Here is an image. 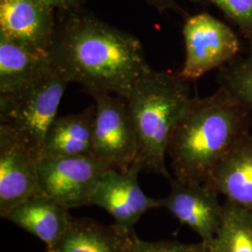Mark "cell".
I'll return each instance as SVG.
<instances>
[{
	"mask_svg": "<svg viewBox=\"0 0 252 252\" xmlns=\"http://www.w3.org/2000/svg\"><path fill=\"white\" fill-rule=\"evenodd\" d=\"M252 126V108L220 87L207 97H192L167 146L174 178L204 184Z\"/></svg>",
	"mask_w": 252,
	"mask_h": 252,
	"instance_id": "obj_2",
	"label": "cell"
},
{
	"mask_svg": "<svg viewBox=\"0 0 252 252\" xmlns=\"http://www.w3.org/2000/svg\"><path fill=\"white\" fill-rule=\"evenodd\" d=\"M62 12L50 50L54 64L89 94L127 99L135 81L152 68L139 39L80 9Z\"/></svg>",
	"mask_w": 252,
	"mask_h": 252,
	"instance_id": "obj_1",
	"label": "cell"
},
{
	"mask_svg": "<svg viewBox=\"0 0 252 252\" xmlns=\"http://www.w3.org/2000/svg\"><path fill=\"white\" fill-rule=\"evenodd\" d=\"M207 249V244L202 241L193 244L180 243L172 240L149 242L136 235L131 252H206Z\"/></svg>",
	"mask_w": 252,
	"mask_h": 252,
	"instance_id": "obj_20",
	"label": "cell"
},
{
	"mask_svg": "<svg viewBox=\"0 0 252 252\" xmlns=\"http://www.w3.org/2000/svg\"><path fill=\"white\" fill-rule=\"evenodd\" d=\"M113 168L94 155L41 156L37 161L43 193L67 209L93 205V196L104 173Z\"/></svg>",
	"mask_w": 252,
	"mask_h": 252,
	"instance_id": "obj_5",
	"label": "cell"
},
{
	"mask_svg": "<svg viewBox=\"0 0 252 252\" xmlns=\"http://www.w3.org/2000/svg\"><path fill=\"white\" fill-rule=\"evenodd\" d=\"M50 54L0 37V94H14L52 68Z\"/></svg>",
	"mask_w": 252,
	"mask_h": 252,
	"instance_id": "obj_15",
	"label": "cell"
},
{
	"mask_svg": "<svg viewBox=\"0 0 252 252\" xmlns=\"http://www.w3.org/2000/svg\"><path fill=\"white\" fill-rule=\"evenodd\" d=\"M56 23L43 0H0V37L50 54Z\"/></svg>",
	"mask_w": 252,
	"mask_h": 252,
	"instance_id": "obj_11",
	"label": "cell"
},
{
	"mask_svg": "<svg viewBox=\"0 0 252 252\" xmlns=\"http://www.w3.org/2000/svg\"><path fill=\"white\" fill-rule=\"evenodd\" d=\"M191 98L189 81L179 73L151 68L135 81L126 100L137 143L135 162L142 171L173 179L165 165L167 146Z\"/></svg>",
	"mask_w": 252,
	"mask_h": 252,
	"instance_id": "obj_3",
	"label": "cell"
},
{
	"mask_svg": "<svg viewBox=\"0 0 252 252\" xmlns=\"http://www.w3.org/2000/svg\"><path fill=\"white\" fill-rule=\"evenodd\" d=\"M226 200L252 212V134L240 139L204 183Z\"/></svg>",
	"mask_w": 252,
	"mask_h": 252,
	"instance_id": "obj_13",
	"label": "cell"
},
{
	"mask_svg": "<svg viewBox=\"0 0 252 252\" xmlns=\"http://www.w3.org/2000/svg\"><path fill=\"white\" fill-rule=\"evenodd\" d=\"M95 101L93 155L120 171L135 162L137 143L127 100L108 93L91 94Z\"/></svg>",
	"mask_w": 252,
	"mask_h": 252,
	"instance_id": "obj_7",
	"label": "cell"
},
{
	"mask_svg": "<svg viewBox=\"0 0 252 252\" xmlns=\"http://www.w3.org/2000/svg\"><path fill=\"white\" fill-rule=\"evenodd\" d=\"M223 217L214 239L207 244L211 252H252V212L225 200Z\"/></svg>",
	"mask_w": 252,
	"mask_h": 252,
	"instance_id": "obj_17",
	"label": "cell"
},
{
	"mask_svg": "<svg viewBox=\"0 0 252 252\" xmlns=\"http://www.w3.org/2000/svg\"><path fill=\"white\" fill-rule=\"evenodd\" d=\"M39 156L12 127L0 124V215L42 192L37 174Z\"/></svg>",
	"mask_w": 252,
	"mask_h": 252,
	"instance_id": "obj_8",
	"label": "cell"
},
{
	"mask_svg": "<svg viewBox=\"0 0 252 252\" xmlns=\"http://www.w3.org/2000/svg\"><path fill=\"white\" fill-rule=\"evenodd\" d=\"M0 216L40 239L47 252H55L73 218L69 209L43 192L19 203Z\"/></svg>",
	"mask_w": 252,
	"mask_h": 252,
	"instance_id": "obj_12",
	"label": "cell"
},
{
	"mask_svg": "<svg viewBox=\"0 0 252 252\" xmlns=\"http://www.w3.org/2000/svg\"><path fill=\"white\" fill-rule=\"evenodd\" d=\"M69 83L55 65L24 90L0 94V124L12 127L41 156L49 127Z\"/></svg>",
	"mask_w": 252,
	"mask_h": 252,
	"instance_id": "obj_4",
	"label": "cell"
},
{
	"mask_svg": "<svg viewBox=\"0 0 252 252\" xmlns=\"http://www.w3.org/2000/svg\"><path fill=\"white\" fill-rule=\"evenodd\" d=\"M249 43L248 55H239L220 67L217 81L234 99L252 108V41Z\"/></svg>",
	"mask_w": 252,
	"mask_h": 252,
	"instance_id": "obj_18",
	"label": "cell"
},
{
	"mask_svg": "<svg viewBox=\"0 0 252 252\" xmlns=\"http://www.w3.org/2000/svg\"><path fill=\"white\" fill-rule=\"evenodd\" d=\"M170 192L161 198V207L167 209L182 224L198 234L201 241L209 244L216 236L223 217V205L218 193L205 184L184 183L173 178Z\"/></svg>",
	"mask_w": 252,
	"mask_h": 252,
	"instance_id": "obj_10",
	"label": "cell"
},
{
	"mask_svg": "<svg viewBox=\"0 0 252 252\" xmlns=\"http://www.w3.org/2000/svg\"><path fill=\"white\" fill-rule=\"evenodd\" d=\"M206 252H211L210 251H209V249H208V247H207V251H206Z\"/></svg>",
	"mask_w": 252,
	"mask_h": 252,
	"instance_id": "obj_23",
	"label": "cell"
},
{
	"mask_svg": "<svg viewBox=\"0 0 252 252\" xmlns=\"http://www.w3.org/2000/svg\"><path fill=\"white\" fill-rule=\"evenodd\" d=\"M53 9H58L61 11H68L73 9H81V6L85 0H43Z\"/></svg>",
	"mask_w": 252,
	"mask_h": 252,
	"instance_id": "obj_22",
	"label": "cell"
},
{
	"mask_svg": "<svg viewBox=\"0 0 252 252\" xmlns=\"http://www.w3.org/2000/svg\"><path fill=\"white\" fill-rule=\"evenodd\" d=\"M141 166L133 162L127 171L109 168L98 181L93 205L105 209L118 225L134 230L135 223L147 211L161 207V198L145 194L138 182Z\"/></svg>",
	"mask_w": 252,
	"mask_h": 252,
	"instance_id": "obj_9",
	"label": "cell"
},
{
	"mask_svg": "<svg viewBox=\"0 0 252 252\" xmlns=\"http://www.w3.org/2000/svg\"><path fill=\"white\" fill-rule=\"evenodd\" d=\"M145 1L156 9L159 13H163L164 11L170 9L177 12L181 16L185 17V19L188 17V14L180 8L175 0H145Z\"/></svg>",
	"mask_w": 252,
	"mask_h": 252,
	"instance_id": "obj_21",
	"label": "cell"
},
{
	"mask_svg": "<svg viewBox=\"0 0 252 252\" xmlns=\"http://www.w3.org/2000/svg\"><path fill=\"white\" fill-rule=\"evenodd\" d=\"M220 9L238 28L249 42L252 41V0H196Z\"/></svg>",
	"mask_w": 252,
	"mask_h": 252,
	"instance_id": "obj_19",
	"label": "cell"
},
{
	"mask_svg": "<svg viewBox=\"0 0 252 252\" xmlns=\"http://www.w3.org/2000/svg\"><path fill=\"white\" fill-rule=\"evenodd\" d=\"M94 116L95 105H92L80 113L55 118L47 131L41 156L93 155Z\"/></svg>",
	"mask_w": 252,
	"mask_h": 252,
	"instance_id": "obj_16",
	"label": "cell"
},
{
	"mask_svg": "<svg viewBox=\"0 0 252 252\" xmlns=\"http://www.w3.org/2000/svg\"><path fill=\"white\" fill-rule=\"evenodd\" d=\"M136 236L134 230L102 224L88 218H72L71 223L54 252H131Z\"/></svg>",
	"mask_w": 252,
	"mask_h": 252,
	"instance_id": "obj_14",
	"label": "cell"
},
{
	"mask_svg": "<svg viewBox=\"0 0 252 252\" xmlns=\"http://www.w3.org/2000/svg\"><path fill=\"white\" fill-rule=\"evenodd\" d=\"M182 34L186 57L179 74L189 82L233 61L242 49L232 27L207 12L185 19Z\"/></svg>",
	"mask_w": 252,
	"mask_h": 252,
	"instance_id": "obj_6",
	"label": "cell"
}]
</instances>
